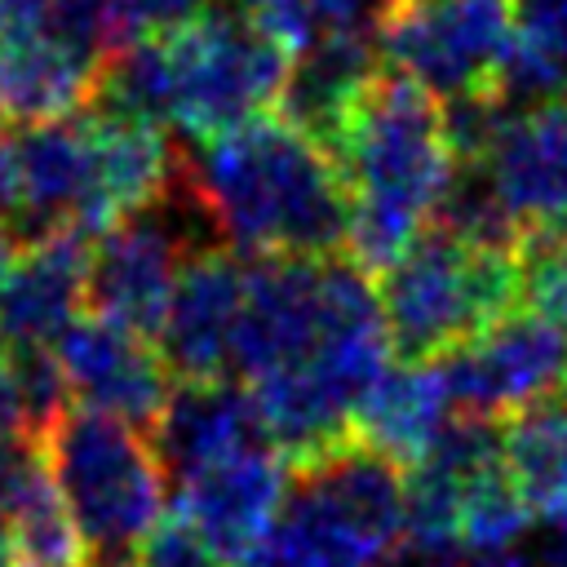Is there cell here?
<instances>
[{"label":"cell","instance_id":"6da1fadb","mask_svg":"<svg viewBox=\"0 0 567 567\" xmlns=\"http://www.w3.org/2000/svg\"><path fill=\"white\" fill-rule=\"evenodd\" d=\"M182 182L217 244L244 261L346 252L350 190L341 168L279 111L182 146Z\"/></svg>","mask_w":567,"mask_h":567},{"label":"cell","instance_id":"7a4b0ae2","mask_svg":"<svg viewBox=\"0 0 567 567\" xmlns=\"http://www.w3.org/2000/svg\"><path fill=\"white\" fill-rule=\"evenodd\" d=\"M40 447L75 518L84 567H137L146 536L164 523L168 492L151 434L93 408H66Z\"/></svg>","mask_w":567,"mask_h":567},{"label":"cell","instance_id":"3957f363","mask_svg":"<svg viewBox=\"0 0 567 567\" xmlns=\"http://www.w3.org/2000/svg\"><path fill=\"white\" fill-rule=\"evenodd\" d=\"M381 315L403 363H434L474 341L501 315L527 306L514 252H478L430 226L408 257L381 275Z\"/></svg>","mask_w":567,"mask_h":567},{"label":"cell","instance_id":"277c9868","mask_svg":"<svg viewBox=\"0 0 567 567\" xmlns=\"http://www.w3.org/2000/svg\"><path fill=\"white\" fill-rule=\"evenodd\" d=\"M332 164L341 168L350 204H377L421 226L434 221L456 177L439 97L394 71H381L350 111L346 133L332 146Z\"/></svg>","mask_w":567,"mask_h":567},{"label":"cell","instance_id":"5b68a950","mask_svg":"<svg viewBox=\"0 0 567 567\" xmlns=\"http://www.w3.org/2000/svg\"><path fill=\"white\" fill-rule=\"evenodd\" d=\"M164 44L173 62V128L186 146L270 115L292 75V53L235 9H208Z\"/></svg>","mask_w":567,"mask_h":567},{"label":"cell","instance_id":"8992f818","mask_svg":"<svg viewBox=\"0 0 567 567\" xmlns=\"http://www.w3.org/2000/svg\"><path fill=\"white\" fill-rule=\"evenodd\" d=\"M514 0H403L377 31L381 66L447 102L492 89L514 44Z\"/></svg>","mask_w":567,"mask_h":567},{"label":"cell","instance_id":"52a82bcc","mask_svg":"<svg viewBox=\"0 0 567 567\" xmlns=\"http://www.w3.org/2000/svg\"><path fill=\"white\" fill-rule=\"evenodd\" d=\"M439 368L456 412L505 421L567 385V332L540 310L518 306L443 354Z\"/></svg>","mask_w":567,"mask_h":567},{"label":"cell","instance_id":"ba28073f","mask_svg":"<svg viewBox=\"0 0 567 567\" xmlns=\"http://www.w3.org/2000/svg\"><path fill=\"white\" fill-rule=\"evenodd\" d=\"M195 248L182 239L168 199L151 213L124 217L111 226L102 239H93L89 252V310L146 337L159 341L177 275Z\"/></svg>","mask_w":567,"mask_h":567},{"label":"cell","instance_id":"9c48e42d","mask_svg":"<svg viewBox=\"0 0 567 567\" xmlns=\"http://www.w3.org/2000/svg\"><path fill=\"white\" fill-rule=\"evenodd\" d=\"M288 496H292V465L270 443H257L204 470L199 478L182 483L173 514H182L221 563L252 567Z\"/></svg>","mask_w":567,"mask_h":567},{"label":"cell","instance_id":"30bf717a","mask_svg":"<svg viewBox=\"0 0 567 567\" xmlns=\"http://www.w3.org/2000/svg\"><path fill=\"white\" fill-rule=\"evenodd\" d=\"M53 354L62 363L75 408L106 412L142 434L155 430V421L173 394V372L164 368L159 350L146 337L84 310L53 341Z\"/></svg>","mask_w":567,"mask_h":567},{"label":"cell","instance_id":"8fae6325","mask_svg":"<svg viewBox=\"0 0 567 567\" xmlns=\"http://www.w3.org/2000/svg\"><path fill=\"white\" fill-rule=\"evenodd\" d=\"M328 261L315 257H261L248 261L244 315L235 328L230 368L248 381L306 363L328 319Z\"/></svg>","mask_w":567,"mask_h":567},{"label":"cell","instance_id":"7c38bea8","mask_svg":"<svg viewBox=\"0 0 567 567\" xmlns=\"http://www.w3.org/2000/svg\"><path fill=\"white\" fill-rule=\"evenodd\" d=\"M248 292V261L221 244H204L186 257L164 328H159V359L173 381H226L235 328L244 315Z\"/></svg>","mask_w":567,"mask_h":567},{"label":"cell","instance_id":"4fadbf2b","mask_svg":"<svg viewBox=\"0 0 567 567\" xmlns=\"http://www.w3.org/2000/svg\"><path fill=\"white\" fill-rule=\"evenodd\" d=\"M257 443H266V434L248 390L235 381H177L151 430V447L173 487Z\"/></svg>","mask_w":567,"mask_h":567},{"label":"cell","instance_id":"5bb4252c","mask_svg":"<svg viewBox=\"0 0 567 567\" xmlns=\"http://www.w3.org/2000/svg\"><path fill=\"white\" fill-rule=\"evenodd\" d=\"M89 252L93 239L66 230L18 257L0 292L4 346H53L89 310Z\"/></svg>","mask_w":567,"mask_h":567},{"label":"cell","instance_id":"9a60e30c","mask_svg":"<svg viewBox=\"0 0 567 567\" xmlns=\"http://www.w3.org/2000/svg\"><path fill=\"white\" fill-rule=\"evenodd\" d=\"M381 71L385 66H381L377 35L319 31L315 44L301 58H292V75L279 97V115L332 155V146L346 133L350 111L359 106V97L368 93V84Z\"/></svg>","mask_w":567,"mask_h":567},{"label":"cell","instance_id":"2e32d148","mask_svg":"<svg viewBox=\"0 0 567 567\" xmlns=\"http://www.w3.org/2000/svg\"><path fill=\"white\" fill-rule=\"evenodd\" d=\"M487 177L523 226L567 221V97L514 111L487 159Z\"/></svg>","mask_w":567,"mask_h":567},{"label":"cell","instance_id":"e0dca14e","mask_svg":"<svg viewBox=\"0 0 567 567\" xmlns=\"http://www.w3.org/2000/svg\"><path fill=\"white\" fill-rule=\"evenodd\" d=\"M89 137H93V168H97V204L106 217V230L124 217L159 208L182 177V146L164 137L155 124L84 111Z\"/></svg>","mask_w":567,"mask_h":567},{"label":"cell","instance_id":"ac0fdd59","mask_svg":"<svg viewBox=\"0 0 567 567\" xmlns=\"http://www.w3.org/2000/svg\"><path fill=\"white\" fill-rule=\"evenodd\" d=\"M452 394L443 381L439 359L434 363H403L394 359L385 377L368 390L359 416H354V439L385 461L412 470L439 439V430L452 421Z\"/></svg>","mask_w":567,"mask_h":567},{"label":"cell","instance_id":"d6986e66","mask_svg":"<svg viewBox=\"0 0 567 567\" xmlns=\"http://www.w3.org/2000/svg\"><path fill=\"white\" fill-rule=\"evenodd\" d=\"M97 71L58 49L44 31H0V124L31 128L84 115Z\"/></svg>","mask_w":567,"mask_h":567},{"label":"cell","instance_id":"ffe728a7","mask_svg":"<svg viewBox=\"0 0 567 567\" xmlns=\"http://www.w3.org/2000/svg\"><path fill=\"white\" fill-rule=\"evenodd\" d=\"M381 549L310 478L292 474V496L252 567H381Z\"/></svg>","mask_w":567,"mask_h":567},{"label":"cell","instance_id":"44dd1931","mask_svg":"<svg viewBox=\"0 0 567 567\" xmlns=\"http://www.w3.org/2000/svg\"><path fill=\"white\" fill-rule=\"evenodd\" d=\"M505 425V470L527 509L558 523L567 514V394H549Z\"/></svg>","mask_w":567,"mask_h":567},{"label":"cell","instance_id":"7402d4cb","mask_svg":"<svg viewBox=\"0 0 567 567\" xmlns=\"http://www.w3.org/2000/svg\"><path fill=\"white\" fill-rule=\"evenodd\" d=\"M89 111L137 120V124H173V62L164 40H142L124 53H115L97 71V89Z\"/></svg>","mask_w":567,"mask_h":567},{"label":"cell","instance_id":"603a6c76","mask_svg":"<svg viewBox=\"0 0 567 567\" xmlns=\"http://www.w3.org/2000/svg\"><path fill=\"white\" fill-rule=\"evenodd\" d=\"M4 536L18 558V567H84V545L75 532V518L49 474H44L4 509Z\"/></svg>","mask_w":567,"mask_h":567},{"label":"cell","instance_id":"cb8c5ba5","mask_svg":"<svg viewBox=\"0 0 567 567\" xmlns=\"http://www.w3.org/2000/svg\"><path fill=\"white\" fill-rule=\"evenodd\" d=\"M434 226L478 252H518V239L527 230L514 217V208L501 199L487 168H456V177L434 213Z\"/></svg>","mask_w":567,"mask_h":567},{"label":"cell","instance_id":"d4e9b609","mask_svg":"<svg viewBox=\"0 0 567 567\" xmlns=\"http://www.w3.org/2000/svg\"><path fill=\"white\" fill-rule=\"evenodd\" d=\"M532 509L523 501V492L514 487L509 470H492L474 483H465L461 496V540L470 549V558H487V554H514L518 540L532 527Z\"/></svg>","mask_w":567,"mask_h":567},{"label":"cell","instance_id":"484cf974","mask_svg":"<svg viewBox=\"0 0 567 567\" xmlns=\"http://www.w3.org/2000/svg\"><path fill=\"white\" fill-rule=\"evenodd\" d=\"M120 9V27H124V44H142V40H168L182 35L186 27H195L208 13V0H115Z\"/></svg>","mask_w":567,"mask_h":567},{"label":"cell","instance_id":"4316f807","mask_svg":"<svg viewBox=\"0 0 567 567\" xmlns=\"http://www.w3.org/2000/svg\"><path fill=\"white\" fill-rule=\"evenodd\" d=\"M137 567H226V563L204 545V536L182 514H164V523L146 536Z\"/></svg>","mask_w":567,"mask_h":567},{"label":"cell","instance_id":"83f0119b","mask_svg":"<svg viewBox=\"0 0 567 567\" xmlns=\"http://www.w3.org/2000/svg\"><path fill=\"white\" fill-rule=\"evenodd\" d=\"M315 31H337V35H377L381 22L403 4V0H306Z\"/></svg>","mask_w":567,"mask_h":567},{"label":"cell","instance_id":"f1b7e54d","mask_svg":"<svg viewBox=\"0 0 567 567\" xmlns=\"http://www.w3.org/2000/svg\"><path fill=\"white\" fill-rule=\"evenodd\" d=\"M514 31L567 62V0H514Z\"/></svg>","mask_w":567,"mask_h":567},{"label":"cell","instance_id":"f546056e","mask_svg":"<svg viewBox=\"0 0 567 567\" xmlns=\"http://www.w3.org/2000/svg\"><path fill=\"white\" fill-rule=\"evenodd\" d=\"M27 434H31V421H27V408H22V390H18V377H13L9 346L0 337V443L27 439Z\"/></svg>","mask_w":567,"mask_h":567},{"label":"cell","instance_id":"4dcf8cb0","mask_svg":"<svg viewBox=\"0 0 567 567\" xmlns=\"http://www.w3.org/2000/svg\"><path fill=\"white\" fill-rule=\"evenodd\" d=\"M18 257H22V248H18V239L4 230V221H0V292H4V284H9V275H13V266H18Z\"/></svg>","mask_w":567,"mask_h":567},{"label":"cell","instance_id":"1f68e13d","mask_svg":"<svg viewBox=\"0 0 567 567\" xmlns=\"http://www.w3.org/2000/svg\"><path fill=\"white\" fill-rule=\"evenodd\" d=\"M545 558H549V567H567V514L554 523V536H549Z\"/></svg>","mask_w":567,"mask_h":567},{"label":"cell","instance_id":"d6a6232c","mask_svg":"<svg viewBox=\"0 0 567 567\" xmlns=\"http://www.w3.org/2000/svg\"><path fill=\"white\" fill-rule=\"evenodd\" d=\"M470 567H532L518 549L514 554H487V558H470Z\"/></svg>","mask_w":567,"mask_h":567},{"label":"cell","instance_id":"836d02e7","mask_svg":"<svg viewBox=\"0 0 567 567\" xmlns=\"http://www.w3.org/2000/svg\"><path fill=\"white\" fill-rule=\"evenodd\" d=\"M0 567H18V558L9 549V536H4V523H0Z\"/></svg>","mask_w":567,"mask_h":567},{"label":"cell","instance_id":"e575fe53","mask_svg":"<svg viewBox=\"0 0 567 567\" xmlns=\"http://www.w3.org/2000/svg\"><path fill=\"white\" fill-rule=\"evenodd\" d=\"M563 332H567V319H563Z\"/></svg>","mask_w":567,"mask_h":567},{"label":"cell","instance_id":"d590c367","mask_svg":"<svg viewBox=\"0 0 567 567\" xmlns=\"http://www.w3.org/2000/svg\"><path fill=\"white\" fill-rule=\"evenodd\" d=\"M563 394H567V385H563Z\"/></svg>","mask_w":567,"mask_h":567},{"label":"cell","instance_id":"8d00e7d4","mask_svg":"<svg viewBox=\"0 0 567 567\" xmlns=\"http://www.w3.org/2000/svg\"><path fill=\"white\" fill-rule=\"evenodd\" d=\"M0 128H4V124H0Z\"/></svg>","mask_w":567,"mask_h":567}]
</instances>
